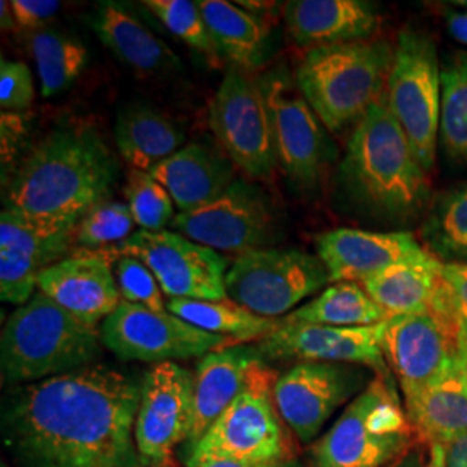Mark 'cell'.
Masks as SVG:
<instances>
[{
	"label": "cell",
	"mask_w": 467,
	"mask_h": 467,
	"mask_svg": "<svg viewBox=\"0 0 467 467\" xmlns=\"http://www.w3.org/2000/svg\"><path fill=\"white\" fill-rule=\"evenodd\" d=\"M405 414L430 445H451L467 433V376L461 351L431 383L403 400Z\"/></svg>",
	"instance_id": "d4e9b609"
},
{
	"label": "cell",
	"mask_w": 467,
	"mask_h": 467,
	"mask_svg": "<svg viewBox=\"0 0 467 467\" xmlns=\"http://www.w3.org/2000/svg\"><path fill=\"white\" fill-rule=\"evenodd\" d=\"M414 426L389 378L374 376L308 451V467H389L410 453Z\"/></svg>",
	"instance_id": "8992f818"
},
{
	"label": "cell",
	"mask_w": 467,
	"mask_h": 467,
	"mask_svg": "<svg viewBox=\"0 0 467 467\" xmlns=\"http://www.w3.org/2000/svg\"><path fill=\"white\" fill-rule=\"evenodd\" d=\"M386 322V320H384ZM384 322L368 327H331L285 322L260 341L256 350L264 360L333 362L372 368L376 376L389 378L384 360Z\"/></svg>",
	"instance_id": "ac0fdd59"
},
{
	"label": "cell",
	"mask_w": 467,
	"mask_h": 467,
	"mask_svg": "<svg viewBox=\"0 0 467 467\" xmlns=\"http://www.w3.org/2000/svg\"><path fill=\"white\" fill-rule=\"evenodd\" d=\"M331 277L318 256L295 248H262L239 254L227 277V298L260 317L277 318L312 296Z\"/></svg>",
	"instance_id": "9c48e42d"
},
{
	"label": "cell",
	"mask_w": 467,
	"mask_h": 467,
	"mask_svg": "<svg viewBox=\"0 0 467 467\" xmlns=\"http://www.w3.org/2000/svg\"><path fill=\"white\" fill-rule=\"evenodd\" d=\"M275 374L265 360L251 370L237 399L212 424L187 457H223L244 462H284L295 459L293 443L274 403Z\"/></svg>",
	"instance_id": "52a82bcc"
},
{
	"label": "cell",
	"mask_w": 467,
	"mask_h": 467,
	"mask_svg": "<svg viewBox=\"0 0 467 467\" xmlns=\"http://www.w3.org/2000/svg\"><path fill=\"white\" fill-rule=\"evenodd\" d=\"M316 246L331 284H360L386 268L436 260L410 233H370L341 227L320 234Z\"/></svg>",
	"instance_id": "ffe728a7"
},
{
	"label": "cell",
	"mask_w": 467,
	"mask_h": 467,
	"mask_svg": "<svg viewBox=\"0 0 467 467\" xmlns=\"http://www.w3.org/2000/svg\"><path fill=\"white\" fill-rule=\"evenodd\" d=\"M386 99L420 163L430 171L436 160L441 115V67L430 35L414 28L399 34Z\"/></svg>",
	"instance_id": "ba28073f"
},
{
	"label": "cell",
	"mask_w": 467,
	"mask_h": 467,
	"mask_svg": "<svg viewBox=\"0 0 467 467\" xmlns=\"http://www.w3.org/2000/svg\"><path fill=\"white\" fill-rule=\"evenodd\" d=\"M198 7L220 56L246 71L264 65L268 32L258 17L223 0H202Z\"/></svg>",
	"instance_id": "f1b7e54d"
},
{
	"label": "cell",
	"mask_w": 467,
	"mask_h": 467,
	"mask_svg": "<svg viewBox=\"0 0 467 467\" xmlns=\"http://www.w3.org/2000/svg\"><path fill=\"white\" fill-rule=\"evenodd\" d=\"M117 283L121 300L146 306L154 312H167L158 279L140 260L121 254L117 262Z\"/></svg>",
	"instance_id": "74e56055"
},
{
	"label": "cell",
	"mask_w": 467,
	"mask_h": 467,
	"mask_svg": "<svg viewBox=\"0 0 467 467\" xmlns=\"http://www.w3.org/2000/svg\"><path fill=\"white\" fill-rule=\"evenodd\" d=\"M447 28L453 40L467 47V11L459 13V11H451L447 15Z\"/></svg>",
	"instance_id": "ee69618b"
},
{
	"label": "cell",
	"mask_w": 467,
	"mask_h": 467,
	"mask_svg": "<svg viewBox=\"0 0 467 467\" xmlns=\"http://www.w3.org/2000/svg\"><path fill=\"white\" fill-rule=\"evenodd\" d=\"M389 467H428V462L422 461V457H420V453H418V451H410L409 455H405L397 464Z\"/></svg>",
	"instance_id": "7dc6e473"
},
{
	"label": "cell",
	"mask_w": 467,
	"mask_h": 467,
	"mask_svg": "<svg viewBox=\"0 0 467 467\" xmlns=\"http://www.w3.org/2000/svg\"><path fill=\"white\" fill-rule=\"evenodd\" d=\"M284 15L293 40L312 49L370 40L379 26L376 7L362 0H291Z\"/></svg>",
	"instance_id": "7402d4cb"
},
{
	"label": "cell",
	"mask_w": 467,
	"mask_h": 467,
	"mask_svg": "<svg viewBox=\"0 0 467 467\" xmlns=\"http://www.w3.org/2000/svg\"><path fill=\"white\" fill-rule=\"evenodd\" d=\"M119 168L92 127L65 125L46 135L7 185L5 208L56 231L80 220L111 196Z\"/></svg>",
	"instance_id": "7a4b0ae2"
},
{
	"label": "cell",
	"mask_w": 467,
	"mask_h": 467,
	"mask_svg": "<svg viewBox=\"0 0 467 467\" xmlns=\"http://www.w3.org/2000/svg\"><path fill=\"white\" fill-rule=\"evenodd\" d=\"M459 351H461L467 376V322H461V327H459Z\"/></svg>",
	"instance_id": "c3c4849f"
},
{
	"label": "cell",
	"mask_w": 467,
	"mask_h": 467,
	"mask_svg": "<svg viewBox=\"0 0 467 467\" xmlns=\"http://www.w3.org/2000/svg\"><path fill=\"white\" fill-rule=\"evenodd\" d=\"M150 173L167 189L182 213L198 210L222 196L235 181V165L223 152L191 142Z\"/></svg>",
	"instance_id": "cb8c5ba5"
},
{
	"label": "cell",
	"mask_w": 467,
	"mask_h": 467,
	"mask_svg": "<svg viewBox=\"0 0 467 467\" xmlns=\"http://www.w3.org/2000/svg\"><path fill=\"white\" fill-rule=\"evenodd\" d=\"M372 379L362 366L296 362L274 384V403L285 428L301 443H312L334 412L358 397Z\"/></svg>",
	"instance_id": "5bb4252c"
},
{
	"label": "cell",
	"mask_w": 467,
	"mask_h": 467,
	"mask_svg": "<svg viewBox=\"0 0 467 467\" xmlns=\"http://www.w3.org/2000/svg\"><path fill=\"white\" fill-rule=\"evenodd\" d=\"M167 310L201 331L239 341H262L281 326V318L260 317L229 298L217 301L168 300Z\"/></svg>",
	"instance_id": "4dcf8cb0"
},
{
	"label": "cell",
	"mask_w": 467,
	"mask_h": 467,
	"mask_svg": "<svg viewBox=\"0 0 467 467\" xmlns=\"http://www.w3.org/2000/svg\"><path fill=\"white\" fill-rule=\"evenodd\" d=\"M428 467H445V447L440 443L430 445V457Z\"/></svg>",
	"instance_id": "bcb514c9"
},
{
	"label": "cell",
	"mask_w": 467,
	"mask_h": 467,
	"mask_svg": "<svg viewBox=\"0 0 467 467\" xmlns=\"http://www.w3.org/2000/svg\"><path fill=\"white\" fill-rule=\"evenodd\" d=\"M111 254H127L140 260L154 274L170 300L227 298L225 277L231 268L229 260L182 234L137 231L127 241L113 246Z\"/></svg>",
	"instance_id": "7c38bea8"
},
{
	"label": "cell",
	"mask_w": 467,
	"mask_h": 467,
	"mask_svg": "<svg viewBox=\"0 0 467 467\" xmlns=\"http://www.w3.org/2000/svg\"><path fill=\"white\" fill-rule=\"evenodd\" d=\"M187 467H303L296 459L284 461V462H244V461H234V459H223V457H187L185 459Z\"/></svg>",
	"instance_id": "b9f144b4"
},
{
	"label": "cell",
	"mask_w": 467,
	"mask_h": 467,
	"mask_svg": "<svg viewBox=\"0 0 467 467\" xmlns=\"http://www.w3.org/2000/svg\"><path fill=\"white\" fill-rule=\"evenodd\" d=\"M11 9L16 25L23 30L40 32V28L57 15L61 2L57 0H13Z\"/></svg>",
	"instance_id": "ab89813d"
},
{
	"label": "cell",
	"mask_w": 467,
	"mask_h": 467,
	"mask_svg": "<svg viewBox=\"0 0 467 467\" xmlns=\"http://www.w3.org/2000/svg\"><path fill=\"white\" fill-rule=\"evenodd\" d=\"M0 19H2V30H13L17 26L13 9H11V2H5V0L0 2Z\"/></svg>",
	"instance_id": "f6af8a7d"
},
{
	"label": "cell",
	"mask_w": 467,
	"mask_h": 467,
	"mask_svg": "<svg viewBox=\"0 0 467 467\" xmlns=\"http://www.w3.org/2000/svg\"><path fill=\"white\" fill-rule=\"evenodd\" d=\"M100 334L36 291L7 318L0 339L2 379L32 384L88 368L99 357Z\"/></svg>",
	"instance_id": "277c9868"
},
{
	"label": "cell",
	"mask_w": 467,
	"mask_h": 467,
	"mask_svg": "<svg viewBox=\"0 0 467 467\" xmlns=\"http://www.w3.org/2000/svg\"><path fill=\"white\" fill-rule=\"evenodd\" d=\"M115 140L121 158L134 170L150 171L184 148V132L161 111L148 104L119 109Z\"/></svg>",
	"instance_id": "4316f807"
},
{
	"label": "cell",
	"mask_w": 467,
	"mask_h": 467,
	"mask_svg": "<svg viewBox=\"0 0 467 467\" xmlns=\"http://www.w3.org/2000/svg\"><path fill=\"white\" fill-rule=\"evenodd\" d=\"M125 201L140 231L161 233L173 222V200L150 171L130 170L125 184Z\"/></svg>",
	"instance_id": "e575fe53"
},
{
	"label": "cell",
	"mask_w": 467,
	"mask_h": 467,
	"mask_svg": "<svg viewBox=\"0 0 467 467\" xmlns=\"http://www.w3.org/2000/svg\"><path fill=\"white\" fill-rule=\"evenodd\" d=\"M440 140L451 158L467 161V50L441 67Z\"/></svg>",
	"instance_id": "d6a6232c"
},
{
	"label": "cell",
	"mask_w": 467,
	"mask_h": 467,
	"mask_svg": "<svg viewBox=\"0 0 467 467\" xmlns=\"http://www.w3.org/2000/svg\"><path fill=\"white\" fill-rule=\"evenodd\" d=\"M341 175L353 196L378 213L407 218L424 208L428 170L393 117L386 94L355 125Z\"/></svg>",
	"instance_id": "3957f363"
},
{
	"label": "cell",
	"mask_w": 467,
	"mask_h": 467,
	"mask_svg": "<svg viewBox=\"0 0 467 467\" xmlns=\"http://www.w3.org/2000/svg\"><path fill=\"white\" fill-rule=\"evenodd\" d=\"M88 23L100 44L139 75L179 67L177 56L167 44L117 2H99Z\"/></svg>",
	"instance_id": "484cf974"
},
{
	"label": "cell",
	"mask_w": 467,
	"mask_h": 467,
	"mask_svg": "<svg viewBox=\"0 0 467 467\" xmlns=\"http://www.w3.org/2000/svg\"><path fill=\"white\" fill-rule=\"evenodd\" d=\"M35 99L34 77L21 61L0 63V106L4 111H25Z\"/></svg>",
	"instance_id": "f35d334b"
},
{
	"label": "cell",
	"mask_w": 467,
	"mask_h": 467,
	"mask_svg": "<svg viewBox=\"0 0 467 467\" xmlns=\"http://www.w3.org/2000/svg\"><path fill=\"white\" fill-rule=\"evenodd\" d=\"M30 50L44 98L67 90L82 75L88 61V50L78 38L56 30L30 35Z\"/></svg>",
	"instance_id": "1f68e13d"
},
{
	"label": "cell",
	"mask_w": 467,
	"mask_h": 467,
	"mask_svg": "<svg viewBox=\"0 0 467 467\" xmlns=\"http://www.w3.org/2000/svg\"><path fill=\"white\" fill-rule=\"evenodd\" d=\"M144 5L158 17L168 32L189 47L217 59L218 50L206 28L198 2L191 0H148Z\"/></svg>",
	"instance_id": "8d00e7d4"
},
{
	"label": "cell",
	"mask_w": 467,
	"mask_h": 467,
	"mask_svg": "<svg viewBox=\"0 0 467 467\" xmlns=\"http://www.w3.org/2000/svg\"><path fill=\"white\" fill-rule=\"evenodd\" d=\"M426 250L445 262L467 264V185L441 201L424 227Z\"/></svg>",
	"instance_id": "836d02e7"
},
{
	"label": "cell",
	"mask_w": 467,
	"mask_h": 467,
	"mask_svg": "<svg viewBox=\"0 0 467 467\" xmlns=\"http://www.w3.org/2000/svg\"><path fill=\"white\" fill-rule=\"evenodd\" d=\"M77 231L42 227L4 208L0 213V296L23 306L34 298L42 270L65 260Z\"/></svg>",
	"instance_id": "d6986e66"
},
{
	"label": "cell",
	"mask_w": 467,
	"mask_h": 467,
	"mask_svg": "<svg viewBox=\"0 0 467 467\" xmlns=\"http://www.w3.org/2000/svg\"><path fill=\"white\" fill-rule=\"evenodd\" d=\"M2 467H11L9 464H5V462H2Z\"/></svg>",
	"instance_id": "681fc988"
},
{
	"label": "cell",
	"mask_w": 467,
	"mask_h": 467,
	"mask_svg": "<svg viewBox=\"0 0 467 467\" xmlns=\"http://www.w3.org/2000/svg\"><path fill=\"white\" fill-rule=\"evenodd\" d=\"M386 318V312L368 296L362 284L334 283L284 320L331 327H368Z\"/></svg>",
	"instance_id": "f546056e"
},
{
	"label": "cell",
	"mask_w": 467,
	"mask_h": 467,
	"mask_svg": "<svg viewBox=\"0 0 467 467\" xmlns=\"http://www.w3.org/2000/svg\"><path fill=\"white\" fill-rule=\"evenodd\" d=\"M36 289L90 327L104 322L121 303L117 277L99 251L73 254L42 270Z\"/></svg>",
	"instance_id": "44dd1931"
},
{
	"label": "cell",
	"mask_w": 467,
	"mask_h": 467,
	"mask_svg": "<svg viewBox=\"0 0 467 467\" xmlns=\"http://www.w3.org/2000/svg\"><path fill=\"white\" fill-rule=\"evenodd\" d=\"M171 227L201 246L244 254L268 244L274 213L260 189L235 179L217 200L175 215Z\"/></svg>",
	"instance_id": "2e32d148"
},
{
	"label": "cell",
	"mask_w": 467,
	"mask_h": 467,
	"mask_svg": "<svg viewBox=\"0 0 467 467\" xmlns=\"http://www.w3.org/2000/svg\"><path fill=\"white\" fill-rule=\"evenodd\" d=\"M393 49L384 40H362L310 49L296 71V85L331 132L357 125L386 94Z\"/></svg>",
	"instance_id": "5b68a950"
},
{
	"label": "cell",
	"mask_w": 467,
	"mask_h": 467,
	"mask_svg": "<svg viewBox=\"0 0 467 467\" xmlns=\"http://www.w3.org/2000/svg\"><path fill=\"white\" fill-rule=\"evenodd\" d=\"M140 391L106 366L17 386L2 409L5 449L21 467H135Z\"/></svg>",
	"instance_id": "6da1fadb"
},
{
	"label": "cell",
	"mask_w": 467,
	"mask_h": 467,
	"mask_svg": "<svg viewBox=\"0 0 467 467\" xmlns=\"http://www.w3.org/2000/svg\"><path fill=\"white\" fill-rule=\"evenodd\" d=\"M438 270L449 289L457 317L461 322H467V264L440 262Z\"/></svg>",
	"instance_id": "60d3db41"
},
{
	"label": "cell",
	"mask_w": 467,
	"mask_h": 467,
	"mask_svg": "<svg viewBox=\"0 0 467 467\" xmlns=\"http://www.w3.org/2000/svg\"><path fill=\"white\" fill-rule=\"evenodd\" d=\"M260 85L270 111L279 167L295 184L314 187L329 160L322 121L283 69L265 75Z\"/></svg>",
	"instance_id": "e0dca14e"
},
{
	"label": "cell",
	"mask_w": 467,
	"mask_h": 467,
	"mask_svg": "<svg viewBox=\"0 0 467 467\" xmlns=\"http://www.w3.org/2000/svg\"><path fill=\"white\" fill-rule=\"evenodd\" d=\"M445 467H467V433L445 447Z\"/></svg>",
	"instance_id": "7bdbcfd3"
},
{
	"label": "cell",
	"mask_w": 467,
	"mask_h": 467,
	"mask_svg": "<svg viewBox=\"0 0 467 467\" xmlns=\"http://www.w3.org/2000/svg\"><path fill=\"white\" fill-rule=\"evenodd\" d=\"M438 267L440 260L403 264L386 268L360 284L388 317L424 314L447 298V285Z\"/></svg>",
	"instance_id": "83f0119b"
},
{
	"label": "cell",
	"mask_w": 467,
	"mask_h": 467,
	"mask_svg": "<svg viewBox=\"0 0 467 467\" xmlns=\"http://www.w3.org/2000/svg\"><path fill=\"white\" fill-rule=\"evenodd\" d=\"M135 222L127 202L102 201L85 215L75 234V243L87 251L117 246L134 234Z\"/></svg>",
	"instance_id": "d590c367"
},
{
	"label": "cell",
	"mask_w": 467,
	"mask_h": 467,
	"mask_svg": "<svg viewBox=\"0 0 467 467\" xmlns=\"http://www.w3.org/2000/svg\"><path fill=\"white\" fill-rule=\"evenodd\" d=\"M100 341L127 362L165 364L204 357L229 347V337L206 333L170 312H154L121 300L100 324Z\"/></svg>",
	"instance_id": "8fae6325"
},
{
	"label": "cell",
	"mask_w": 467,
	"mask_h": 467,
	"mask_svg": "<svg viewBox=\"0 0 467 467\" xmlns=\"http://www.w3.org/2000/svg\"><path fill=\"white\" fill-rule=\"evenodd\" d=\"M218 142L248 177L270 181L277 163L272 119L260 80L231 65L210 106Z\"/></svg>",
	"instance_id": "30bf717a"
},
{
	"label": "cell",
	"mask_w": 467,
	"mask_h": 467,
	"mask_svg": "<svg viewBox=\"0 0 467 467\" xmlns=\"http://www.w3.org/2000/svg\"><path fill=\"white\" fill-rule=\"evenodd\" d=\"M253 347H225L204 355L194 372V420L185 449L196 445L244 389L253 368L262 362Z\"/></svg>",
	"instance_id": "603a6c76"
},
{
	"label": "cell",
	"mask_w": 467,
	"mask_h": 467,
	"mask_svg": "<svg viewBox=\"0 0 467 467\" xmlns=\"http://www.w3.org/2000/svg\"><path fill=\"white\" fill-rule=\"evenodd\" d=\"M464 5H466V11H467V4H464Z\"/></svg>",
	"instance_id": "f907efd6"
},
{
	"label": "cell",
	"mask_w": 467,
	"mask_h": 467,
	"mask_svg": "<svg viewBox=\"0 0 467 467\" xmlns=\"http://www.w3.org/2000/svg\"><path fill=\"white\" fill-rule=\"evenodd\" d=\"M461 320L447 298L433 310L384 322V360L400 384L403 400L416 395L459 355Z\"/></svg>",
	"instance_id": "4fadbf2b"
},
{
	"label": "cell",
	"mask_w": 467,
	"mask_h": 467,
	"mask_svg": "<svg viewBox=\"0 0 467 467\" xmlns=\"http://www.w3.org/2000/svg\"><path fill=\"white\" fill-rule=\"evenodd\" d=\"M194 420V374L177 362L156 364L144 378L135 419V447L144 466H167L189 440Z\"/></svg>",
	"instance_id": "9a60e30c"
}]
</instances>
